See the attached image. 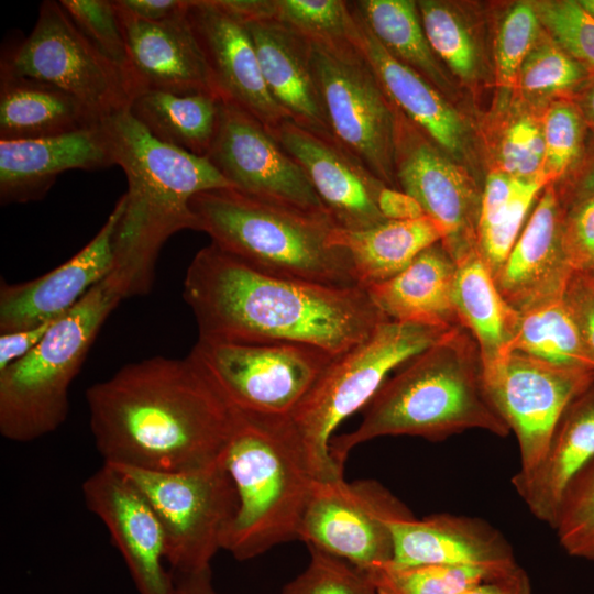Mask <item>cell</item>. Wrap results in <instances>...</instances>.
<instances>
[{
  "instance_id": "f1b7e54d",
  "label": "cell",
  "mask_w": 594,
  "mask_h": 594,
  "mask_svg": "<svg viewBox=\"0 0 594 594\" xmlns=\"http://www.w3.org/2000/svg\"><path fill=\"white\" fill-rule=\"evenodd\" d=\"M99 123L66 91L0 68V140L55 136Z\"/></svg>"
},
{
  "instance_id": "60d3db41",
  "label": "cell",
  "mask_w": 594,
  "mask_h": 594,
  "mask_svg": "<svg viewBox=\"0 0 594 594\" xmlns=\"http://www.w3.org/2000/svg\"><path fill=\"white\" fill-rule=\"evenodd\" d=\"M540 29L536 8L517 3L505 15L495 44L496 80L501 87L517 84L519 69L535 46Z\"/></svg>"
},
{
  "instance_id": "11a10c76",
  "label": "cell",
  "mask_w": 594,
  "mask_h": 594,
  "mask_svg": "<svg viewBox=\"0 0 594 594\" xmlns=\"http://www.w3.org/2000/svg\"><path fill=\"white\" fill-rule=\"evenodd\" d=\"M174 594H218L212 585L211 569L193 573H175Z\"/></svg>"
},
{
  "instance_id": "f907efd6",
  "label": "cell",
  "mask_w": 594,
  "mask_h": 594,
  "mask_svg": "<svg viewBox=\"0 0 594 594\" xmlns=\"http://www.w3.org/2000/svg\"><path fill=\"white\" fill-rule=\"evenodd\" d=\"M114 4L130 15L147 21L162 22L187 11L189 0H114Z\"/></svg>"
},
{
  "instance_id": "9c48e42d",
  "label": "cell",
  "mask_w": 594,
  "mask_h": 594,
  "mask_svg": "<svg viewBox=\"0 0 594 594\" xmlns=\"http://www.w3.org/2000/svg\"><path fill=\"white\" fill-rule=\"evenodd\" d=\"M111 466L141 491L157 515L165 536V559L174 573L209 569L224 548L239 506L223 458L186 472Z\"/></svg>"
},
{
  "instance_id": "91938a15",
  "label": "cell",
  "mask_w": 594,
  "mask_h": 594,
  "mask_svg": "<svg viewBox=\"0 0 594 594\" xmlns=\"http://www.w3.org/2000/svg\"><path fill=\"white\" fill-rule=\"evenodd\" d=\"M590 275H592L594 277V267L592 268L591 272H588Z\"/></svg>"
},
{
  "instance_id": "ac0fdd59",
  "label": "cell",
  "mask_w": 594,
  "mask_h": 594,
  "mask_svg": "<svg viewBox=\"0 0 594 594\" xmlns=\"http://www.w3.org/2000/svg\"><path fill=\"white\" fill-rule=\"evenodd\" d=\"M124 206L122 195L98 233L59 266L26 282L1 280L0 333L57 319L112 272L113 238Z\"/></svg>"
},
{
  "instance_id": "7bdbcfd3",
  "label": "cell",
  "mask_w": 594,
  "mask_h": 594,
  "mask_svg": "<svg viewBox=\"0 0 594 594\" xmlns=\"http://www.w3.org/2000/svg\"><path fill=\"white\" fill-rule=\"evenodd\" d=\"M535 8L556 43L578 62L594 67V16L580 1H547Z\"/></svg>"
},
{
  "instance_id": "bcb514c9",
  "label": "cell",
  "mask_w": 594,
  "mask_h": 594,
  "mask_svg": "<svg viewBox=\"0 0 594 594\" xmlns=\"http://www.w3.org/2000/svg\"><path fill=\"white\" fill-rule=\"evenodd\" d=\"M543 163L542 128L527 117L514 122L502 141V170L516 178L529 179L542 174Z\"/></svg>"
},
{
  "instance_id": "d590c367",
  "label": "cell",
  "mask_w": 594,
  "mask_h": 594,
  "mask_svg": "<svg viewBox=\"0 0 594 594\" xmlns=\"http://www.w3.org/2000/svg\"><path fill=\"white\" fill-rule=\"evenodd\" d=\"M275 19L305 37L328 45L356 43L358 28L348 1L275 0Z\"/></svg>"
},
{
  "instance_id": "7dc6e473",
  "label": "cell",
  "mask_w": 594,
  "mask_h": 594,
  "mask_svg": "<svg viewBox=\"0 0 594 594\" xmlns=\"http://www.w3.org/2000/svg\"><path fill=\"white\" fill-rule=\"evenodd\" d=\"M566 260L574 273L594 267V196L583 202L562 228Z\"/></svg>"
},
{
  "instance_id": "7c38bea8",
  "label": "cell",
  "mask_w": 594,
  "mask_h": 594,
  "mask_svg": "<svg viewBox=\"0 0 594 594\" xmlns=\"http://www.w3.org/2000/svg\"><path fill=\"white\" fill-rule=\"evenodd\" d=\"M0 68L66 91L100 122L129 110L134 96L123 70L76 26L59 1L40 4L32 32L2 55Z\"/></svg>"
},
{
  "instance_id": "6f0895ef",
  "label": "cell",
  "mask_w": 594,
  "mask_h": 594,
  "mask_svg": "<svg viewBox=\"0 0 594 594\" xmlns=\"http://www.w3.org/2000/svg\"><path fill=\"white\" fill-rule=\"evenodd\" d=\"M583 8L594 16V0L580 1Z\"/></svg>"
},
{
  "instance_id": "d6986e66",
  "label": "cell",
  "mask_w": 594,
  "mask_h": 594,
  "mask_svg": "<svg viewBox=\"0 0 594 594\" xmlns=\"http://www.w3.org/2000/svg\"><path fill=\"white\" fill-rule=\"evenodd\" d=\"M300 165L336 223L359 231L386 219L377 196L386 186L337 141L314 134L290 119L268 131Z\"/></svg>"
},
{
  "instance_id": "5bb4252c",
  "label": "cell",
  "mask_w": 594,
  "mask_h": 594,
  "mask_svg": "<svg viewBox=\"0 0 594 594\" xmlns=\"http://www.w3.org/2000/svg\"><path fill=\"white\" fill-rule=\"evenodd\" d=\"M494 408L514 432L520 458L517 474L530 472L544 454L562 416L594 383L593 372L571 371L509 352L484 369Z\"/></svg>"
},
{
  "instance_id": "816d5d0a",
  "label": "cell",
  "mask_w": 594,
  "mask_h": 594,
  "mask_svg": "<svg viewBox=\"0 0 594 594\" xmlns=\"http://www.w3.org/2000/svg\"><path fill=\"white\" fill-rule=\"evenodd\" d=\"M377 207L386 220L407 221L427 216L421 205L404 190L384 186L377 196Z\"/></svg>"
},
{
  "instance_id": "9f6ffc18",
  "label": "cell",
  "mask_w": 594,
  "mask_h": 594,
  "mask_svg": "<svg viewBox=\"0 0 594 594\" xmlns=\"http://www.w3.org/2000/svg\"><path fill=\"white\" fill-rule=\"evenodd\" d=\"M582 109L587 119L594 122V87L584 96Z\"/></svg>"
},
{
  "instance_id": "277c9868",
  "label": "cell",
  "mask_w": 594,
  "mask_h": 594,
  "mask_svg": "<svg viewBox=\"0 0 594 594\" xmlns=\"http://www.w3.org/2000/svg\"><path fill=\"white\" fill-rule=\"evenodd\" d=\"M471 429L497 437L510 432L488 398L479 346L471 333L458 326L387 378L366 406L360 425L332 437L330 454L343 470L355 447L380 437L441 441Z\"/></svg>"
},
{
  "instance_id": "f5cc1de1",
  "label": "cell",
  "mask_w": 594,
  "mask_h": 594,
  "mask_svg": "<svg viewBox=\"0 0 594 594\" xmlns=\"http://www.w3.org/2000/svg\"><path fill=\"white\" fill-rule=\"evenodd\" d=\"M460 594H532L529 578L517 565L512 571L479 583Z\"/></svg>"
},
{
  "instance_id": "83f0119b",
  "label": "cell",
  "mask_w": 594,
  "mask_h": 594,
  "mask_svg": "<svg viewBox=\"0 0 594 594\" xmlns=\"http://www.w3.org/2000/svg\"><path fill=\"white\" fill-rule=\"evenodd\" d=\"M455 274L457 263L438 242L396 276L365 289L389 320L454 328L460 326L453 304Z\"/></svg>"
},
{
  "instance_id": "484cf974",
  "label": "cell",
  "mask_w": 594,
  "mask_h": 594,
  "mask_svg": "<svg viewBox=\"0 0 594 594\" xmlns=\"http://www.w3.org/2000/svg\"><path fill=\"white\" fill-rule=\"evenodd\" d=\"M594 460V392L586 391L566 409L548 448L527 474L512 484L529 512L553 528L562 499L575 477Z\"/></svg>"
},
{
  "instance_id": "e0dca14e",
  "label": "cell",
  "mask_w": 594,
  "mask_h": 594,
  "mask_svg": "<svg viewBox=\"0 0 594 594\" xmlns=\"http://www.w3.org/2000/svg\"><path fill=\"white\" fill-rule=\"evenodd\" d=\"M87 508L106 526L140 594H174L166 572L162 525L141 491L116 468L102 464L82 483Z\"/></svg>"
},
{
  "instance_id": "1f68e13d",
  "label": "cell",
  "mask_w": 594,
  "mask_h": 594,
  "mask_svg": "<svg viewBox=\"0 0 594 594\" xmlns=\"http://www.w3.org/2000/svg\"><path fill=\"white\" fill-rule=\"evenodd\" d=\"M220 100L210 94L145 90L132 99L129 112L156 140L206 156L216 132Z\"/></svg>"
},
{
  "instance_id": "8d00e7d4",
  "label": "cell",
  "mask_w": 594,
  "mask_h": 594,
  "mask_svg": "<svg viewBox=\"0 0 594 594\" xmlns=\"http://www.w3.org/2000/svg\"><path fill=\"white\" fill-rule=\"evenodd\" d=\"M429 44L449 69L463 80L472 79L477 69V50L463 22L447 4L417 2Z\"/></svg>"
},
{
  "instance_id": "d6a6232c",
  "label": "cell",
  "mask_w": 594,
  "mask_h": 594,
  "mask_svg": "<svg viewBox=\"0 0 594 594\" xmlns=\"http://www.w3.org/2000/svg\"><path fill=\"white\" fill-rule=\"evenodd\" d=\"M351 3L395 58L438 90H448L449 79L429 44L416 1L359 0Z\"/></svg>"
},
{
  "instance_id": "836d02e7",
  "label": "cell",
  "mask_w": 594,
  "mask_h": 594,
  "mask_svg": "<svg viewBox=\"0 0 594 594\" xmlns=\"http://www.w3.org/2000/svg\"><path fill=\"white\" fill-rule=\"evenodd\" d=\"M508 352H519L549 365L594 373V362L563 298L520 314Z\"/></svg>"
},
{
  "instance_id": "680465c9",
  "label": "cell",
  "mask_w": 594,
  "mask_h": 594,
  "mask_svg": "<svg viewBox=\"0 0 594 594\" xmlns=\"http://www.w3.org/2000/svg\"><path fill=\"white\" fill-rule=\"evenodd\" d=\"M586 187L587 189L594 191V168L592 169L591 174L586 179Z\"/></svg>"
},
{
  "instance_id": "3957f363",
  "label": "cell",
  "mask_w": 594,
  "mask_h": 594,
  "mask_svg": "<svg viewBox=\"0 0 594 594\" xmlns=\"http://www.w3.org/2000/svg\"><path fill=\"white\" fill-rule=\"evenodd\" d=\"M116 162L127 177L125 206L113 238V268L124 295H147L166 241L196 230L190 200L199 193L234 188L199 156L152 136L129 112L101 121Z\"/></svg>"
},
{
  "instance_id": "5b68a950",
  "label": "cell",
  "mask_w": 594,
  "mask_h": 594,
  "mask_svg": "<svg viewBox=\"0 0 594 594\" xmlns=\"http://www.w3.org/2000/svg\"><path fill=\"white\" fill-rule=\"evenodd\" d=\"M190 209L196 230L258 272L328 286H359L348 252L336 243L339 226L328 211L278 205L235 188L199 193Z\"/></svg>"
},
{
  "instance_id": "cb8c5ba5",
  "label": "cell",
  "mask_w": 594,
  "mask_h": 594,
  "mask_svg": "<svg viewBox=\"0 0 594 594\" xmlns=\"http://www.w3.org/2000/svg\"><path fill=\"white\" fill-rule=\"evenodd\" d=\"M391 528L394 550L386 564L393 566L517 563L506 538L480 518L437 514L395 520Z\"/></svg>"
},
{
  "instance_id": "4fadbf2b",
  "label": "cell",
  "mask_w": 594,
  "mask_h": 594,
  "mask_svg": "<svg viewBox=\"0 0 594 594\" xmlns=\"http://www.w3.org/2000/svg\"><path fill=\"white\" fill-rule=\"evenodd\" d=\"M413 517L400 499L374 480H317L298 540L370 573L393 558L391 524Z\"/></svg>"
},
{
  "instance_id": "ba28073f",
  "label": "cell",
  "mask_w": 594,
  "mask_h": 594,
  "mask_svg": "<svg viewBox=\"0 0 594 594\" xmlns=\"http://www.w3.org/2000/svg\"><path fill=\"white\" fill-rule=\"evenodd\" d=\"M452 328L387 320L364 342L336 358L288 417L306 463L319 481L343 477L330 454L334 430L366 407L388 375Z\"/></svg>"
},
{
  "instance_id": "f6af8a7d",
  "label": "cell",
  "mask_w": 594,
  "mask_h": 594,
  "mask_svg": "<svg viewBox=\"0 0 594 594\" xmlns=\"http://www.w3.org/2000/svg\"><path fill=\"white\" fill-rule=\"evenodd\" d=\"M544 163L542 174L560 176L578 154L582 125L579 111L566 102L551 106L544 117Z\"/></svg>"
},
{
  "instance_id": "ab89813d",
  "label": "cell",
  "mask_w": 594,
  "mask_h": 594,
  "mask_svg": "<svg viewBox=\"0 0 594 594\" xmlns=\"http://www.w3.org/2000/svg\"><path fill=\"white\" fill-rule=\"evenodd\" d=\"M59 3L76 26L123 70L134 95L127 42L113 1L59 0Z\"/></svg>"
},
{
  "instance_id": "b9f144b4",
  "label": "cell",
  "mask_w": 594,
  "mask_h": 594,
  "mask_svg": "<svg viewBox=\"0 0 594 594\" xmlns=\"http://www.w3.org/2000/svg\"><path fill=\"white\" fill-rule=\"evenodd\" d=\"M309 551L307 568L285 585L282 594H376L367 573L317 549Z\"/></svg>"
},
{
  "instance_id": "603a6c76",
  "label": "cell",
  "mask_w": 594,
  "mask_h": 594,
  "mask_svg": "<svg viewBox=\"0 0 594 594\" xmlns=\"http://www.w3.org/2000/svg\"><path fill=\"white\" fill-rule=\"evenodd\" d=\"M112 165L116 162L101 122L55 136L0 140L1 205L42 199L66 170Z\"/></svg>"
},
{
  "instance_id": "52a82bcc",
  "label": "cell",
  "mask_w": 594,
  "mask_h": 594,
  "mask_svg": "<svg viewBox=\"0 0 594 594\" xmlns=\"http://www.w3.org/2000/svg\"><path fill=\"white\" fill-rule=\"evenodd\" d=\"M123 299L121 286L110 273L58 317L31 352L0 372L3 438L31 442L66 421L69 387L103 323Z\"/></svg>"
},
{
  "instance_id": "30bf717a",
  "label": "cell",
  "mask_w": 594,
  "mask_h": 594,
  "mask_svg": "<svg viewBox=\"0 0 594 594\" xmlns=\"http://www.w3.org/2000/svg\"><path fill=\"white\" fill-rule=\"evenodd\" d=\"M309 53L314 79L334 140L381 182L393 187L397 182L396 108L358 38L352 45H328L309 40Z\"/></svg>"
},
{
  "instance_id": "f35d334b",
  "label": "cell",
  "mask_w": 594,
  "mask_h": 594,
  "mask_svg": "<svg viewBox=\"0 0 594 594\" xmlns=\"http://www.w3.org/2000/svg\"><path fill=\"white\" fill-rule=\"evenodd\" d=\"M553 529L568 554L594 561V460L569 486Z\"/></svg>"
},
{
  "instance_id": "8fae6325",
  "label": "cell",
  "mask_w": 594,
  "mask_h": 594,
  "mask_svg": "<svg viewBox=\"0 0 594 594\" xmlns=\"http://www.w3.org/2000/svg\"><path fill=\"white\" fill-rule=\"evenodd\" d=\"M189 354L231 407L274 417H289L336 359L298 343L200 338Z\"/></svg>"
},
{
  "instance_id": "4dcf8cb0",
  "label": "cell",
  "mask_w": 594,
  "mask_h": 594,
  "mask_svg": "<svg viewBox=\"0 0 594 594\" xmlns=\"http://www.w3.org/2000/svg\"><path fill=\"white\" fill-rule=\"evenodd\" d=\"M453 304L460 326L479 346L484 369L507 354L521 315L502 296L477 250L457 263Z\"/></svg>"
},
{
  "instance_id": "44dd1931",
  "label": "cell",
  "mask_w": 594,
  "mask_h": 594,
  "mask_svg": "<svg viewBox=\"0 0 594 594\" xmlns=\"http://www.w3.org/2000/svg\"><path fill=\"white\" fill-rule=\"evenodd\" d=\"M116 8L127 42L134 97L160 90L220 98L187 11L166 21L147 22Z\"/></svg>"
},
{
  "instance_id": "6da1fadb",
  "label": "cell",
  "mask_w": 594,
  "mask_h": 594,
  "mask_svg": "<svg viewBox=\"0 0 594 594\" xmlns=\"http://www.w3.org/2000/svg\"><path fill=\"white\" fill-rule=\"evenodd\" d=\"M105 464L186 472L223 458L233 409L190 354L122 366L86 392Z\"/></svg>"
},
{
  "instance_id": "ffe728a7",
  "label": "cell",
  "mask_w": 594,
  "mask_h": 594,
  "mask_svg": "<svg viewBox=\"0 0 594 594\" xmlns=\"http://www.w3.org/2000/svg\"><path fill=\"white\" fill-rule=\"evenodd\" d=\"M187 13L220 98L252 114L268 131L289 119L266 87L245 23L217 0H189Z\"/></svg>"
},
{
  "instance_id": "c3c4849f",
  "label": "cell",
  "mask_w": 594,
  "mask_h": 594,
  "mask_svg": "<svg viewBox=\"0 0 594 594\" xmlns=\"http://www.w3.org/2000/svg\"><path fill=\"white\" fill-rule=\"evenodd\" d=\"M563 299L579 326L583 341L594 362V277L588 273H574Z\"/></svg>"
},
{
  "instance_id": "7402d4cb",
  "label": "cell",
  "mask_w": 594,
  "mask_h": 594,
  "mask_svg": "<svg viewBox=\"0 0 594 594\" xmlns=\"http://www.w3.org/2000/svg\"><path fill=\"white\" fill-rule=\"evenodd\" d=\"M573 274L563 249L558 197L550 187L493 278L505 300L524 314L563 298Z\"/></svg>"
},
{
  "instance_id": "e575fe53",
  "label": "cell",
  "mask_w": 594,
  "mask_h": 594,
  "mask_svg": "<svg viewBox=\"0 0 594 594\" xmlns=\"http://www.w3.org/2000/svg\"><path fill=\"white\" fill-rule=\"evenodd\" d=\"M509 565H417L384 564L369 574L376 594H460L484 581L503 575Z\"/></svg>"
},
{
  "instance_id": "681fc988",
  "label": "cell",
  "mask_w": 594,
  "mask_h": 594,
  "mask_svg": "<svg viewBox=\"0 0 594 594\" xmlns=\"http://www.w3.org/2000/svg\"><path fill=\"white\" fill-rule=\"evenodd\" d=\"M55 320L22 330L0 333V372L31 352L41 342Z\"/></svg>"
},
{
  "instance_id": "ee69618b",
  "label": "cell",
  "mask_w": 594,
  "mask_h": 594,
  "mask_svg": "<svg viewBox=\"0 0 594 594\" xmlns=\"http://www.w3.org/2000/svg\"><path fill=\"white\" fill-rule=\"evenodd\" d=\"M583 75L581 64L557 43H542L526 57L517 82L526 92L548 94L572 87Z\"/></svg>"
},
{
  "instance_id": "2e32d148",
  "label": "cell",
  "mask_w": 594,
  "mask_h": 594,
  "mask_svg": "<svg viewBox=\"0 0 594 594\" xmlns=\"http://www.w3.org/2000/svg\"><path fill=\"white\" fill-rule=\"evenodd\" d=\"M396 109L395 167L402 188L444 230L455 263L477 250L481 198L468 177Z\"/></svg>"
},
{
  "instance_id": "f546056e",
  "label": "cell",
  "mask_w": 594,
  "mask_h": 594,
  "mask_svg": "<svg viewBox=\"0 0 594 594\" xmlns=\"http://www.w3.org/2000/svg\"><path fill=\"white\" fill-rule=\"evenodd\" d=\"M446 238L431 217L416 220H386L375 227L349 231L338 227L334 240L344 249L358 285L367 288L404 271L422 251Z\"/></svg>"
},
{
  "instance_id": "8992f818",
  "label": "cell",
  "mask_w": 594,
  "mask_h": 594,
  "mask_svg": "<svg viewBox=\"0 0 594 594\" xmlns=\"http://www.w3.org/2000/svg\"><path fill=\"white\" fill-rule=\"evenodd\" d=\"M232 409L233 426L223 461L239 506L223 550L245 561L298 540L317 479L306 463L288 417Z\"/></svg>"
},
{
  "instance_id": "4316f807",
  "label": "cell",
  "mask_w": 594,
  "mask_h": 594,
  "mask_svg": "<svg viewBox=\"0 0 594 594\" xmlns=\"http://www.w3.org/2000/svg\"><path fill=\"white\" fill-rule=\"evenodd\" d=\"M358 28V43L386 95L413 124L441 151L458 155L465 144V127L458 111L417 72L395 58L349 2Z\"/></svg>"
},
{
  "instance_id": "9a60e30c",
  "label": "cell",
  "mask_w": 594,
  "mask_h": 594,
  "mask_svg": "<svg viewBox=\"0 0 594 594\" xmlns=\"http://www.w3.org/2000/svg\"><path fill=\"white\" fill-rule=\"evenodd\" d=\"M206 156L245 195L306 211H328L300 165L256 118L233 102L220 100Z\"/></svg>"
},
{
  "instance_id": "74e56055",
  "label": "cell",
  "mask_w": 594,
  "mask_h": 594,
  "mask_svg": "<svg viewBox=\"0 0 594 594\" xmlns=\"http://www.w3.org/2000/svg\"><path fill=\"white\" fill-rule=\"evenodd\" d=\"M552 179L541 174L520 183L504 211L477 230V251L494 276L518 239L530 207L539 193Z\"/></svg>"
},
{
  "instance_id": "db71d44e",
  "label": "cell",
  "mask_w": 594,
  "mask_h": 594,
  "mask_svg": "<svg viewBox=\"0 0 594 594\" xmlns=\"http://www.w3.org/2000/svg\"><path fill=\"white\" fill-rule=\"evenodd\" d=\"M218 3L243 23L275 19V0H217Z\"/></svg>"
},
{
  "instance_id": "7a4b0ae2",
  "label": "cell",
  "mask_w": 594,
  "mask_h": 594,
  "mask_svg": "<svg viewBox=\"0 0 594 594\" xmlns=\"http://www.w3.org/2000/svg\"><path fill=\"white\" fill-rule=\"evenodd\" d=\"M183 297L200 339L298 343L336 358L389 320L361 286L336 287L268 275L213 243L191 260Z\"/></svg>"
},
{
  "instance_id": "d4e9b609",
  "label": "cell",
  "mask_w": 594,
  "mask_h": 594,
  "mask_svg": "<svg viewBox=\"0 0 594 594\" xmlns=\"http://www.w3.org/2000/svg\"><path fill=\"white\" fill-rule=\"evenodd\" d=\"M245 25L275 102L299 127L334 140L314 79L309 40L276 19L250 21Z\"/></svg>"
}]
</instances>
